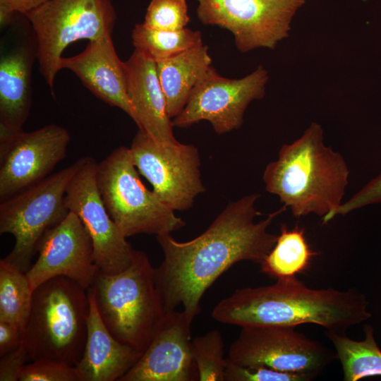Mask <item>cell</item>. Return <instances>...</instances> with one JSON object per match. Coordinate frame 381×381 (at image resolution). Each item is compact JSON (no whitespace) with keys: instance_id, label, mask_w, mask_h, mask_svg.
Returning <instances> with one entry per match:
<instances>
[{"instance_id":"obj_22","label":"cell","mask_w":381,"mask_h":381,"mask_svg":"<svg viewBox=\"0 0 381 381\" xmlns=\"http://www.w3.org/2000/svg\"><path fill=\"white\" fill-rule=\"evenodd\" d=\"M318 253L308 243L305 229L282 224L274 246L261 262L260 271L275 279L296 277L304 272Z\"/></svg>"},{"instance_id":"obj_16","label":"cell","mask_w":381,"mask_h":381,"mask_svg":"<svg viewBox=\"0 0 381 381\" xmlns=\"http://www.w3.org/2000/svg\"><path fill=\"white\" fill-rule=\"evenodd\" d=\"M191 324L183 310L166 312L146 349L119 381L195 380Z\"/></svg>"},{"instance_id":"obj_11","label":"cell","mask_w":381,"mask_h":381,"mask_svg":"<svg viewBox=\"0 0 381 381\" xmlns=\"http://www.w3.org/2000/svg\"><path fill=\"white\" fill-rule=\"evenodd\" d=\"M129 148L140 174L174 211L191 208L195 198L205 191L194 145L179 141L159 143L138 129Z\"/></svg>"},{"instance_id":"obj_12","label":"cell","mask_w":381,"mask_h":381,"mask_svg":"<svg viewBox=\"0 0 381 381\" xmlns=\"http://www.w3.org/2000/svg\"><path fill=\"white\" fill-rule=\"evenodd\" d=\"M268 79V72L262 65L240 79L223 77L211 66L182 111L172 120L173 126L188 128L205 120L217 134L238 129L249 104L265 96Z\"/></svg>"},{"instance_id":"obj_27","label":"cell","mask_w":381,"mask_h":381,"mask_svg":"<svg viewBox=\"0 0 381 381\" xmlns=\"http://www.w3.org/2000/svg\"><path fill=\"white\" fill-rule=\"evenodd\" d=\"M189 21L186 0H151L143 23L158 30L178 31Z\"/></svg>"},{"instance_id":"obj_23","label":"cell","mask_w":381,"mask_h":381,"mask_svg":"<svg viewBox=\"0 0 381 381\" xmlns=\"http://www.w3.org/2000/svg\"><path fill=\"white\" fill-rule=\"evenodd\" d=\"M363 330L365 338L361 341L353 340L344 333L325 332L341 365L344 381L381 375V350L375 340L373 327L365 325Z\"/></svg>"},{"instance_id":"obj_30","label":"cell","mask_w":381,"mask_h":381,"mask_svg":"<svg viewBox=\"0 0 381 381\" xmlns=\"http://www.w3.org/2000/svg\"><path fill=\"white\" fill-rule=\"evenodd\" d=\"M381 203V173L370 181L350 199L342 202L322 219L327 224L338 215H345L367 205Z\"/></svg>"},{"instance_id":"obj_18","label":"cell","mask_w":381,"mask_h":381,"mask_svg":"<svg viewBox=\"0 0 381 381\" xmlns=\"http://www.w3.org/2000/svg\"><path fill=\"white\" fill-rule=\"evenodd\" d=\"M60 66L74 73L97 97L132 118L126 93L125 64L117 55L111 35L89 41L85 49L77 55L62 57Z\"/></svg>"},{"instance_id":"obj_17","label":"cell","mask_w":381,"mask_h":381,"mask_svg":"<svg viewBox=\"0 0 381 381\" xmlns=\"http://www.w3.org/2000/svg\"><path fill=\"white\" fill-rule=\"evenodd\" d=\"M124 64L131 119L139 130L154 141L159 143H177L155 62L135 50Z\"/></svg>"},{"instance_id":"obj_6","label":"cell","mask_w":381,"mask_h":381,"mask_svg":"<svg viewBox=\"0 0 381 381\" xmlns=\"http://www.w3.org/2000/svg\"><path fill=\"white\" fill-rule=\"evenodd\" d=\"M131 150L120 146L97 163L96 179L110 217L123 234H171L186 224L143 183Z\"/></svg>"},{"instance_id":"obj_26","label":"cell","mask_w":381,"mask_h":381,"mask_svg":"<svg viewBox=\"0 0 381 381\" xmlns=\"http://www.w3.org/2000/svg\"><path fill=\"white\" fill-rule=\"evenodd\" d=\"M192 352L200 381H224L226 358L219 331L213 329L192 339Z\"/></svg>"},{"instance_id":"obj_2","label":"cell","mask_w":381,"mask_h":381,"mask_svg":"<svg viewBox=\"0 0 381 381\" xmlns=\"http://www.w3.org/2000/svg\"><path fill=\"white\" fill-rule=\"evenodd\" d=\"M365 295L355 289L308 287L296 277L268 286L238 289L213 308L217 321L241 327L315 324L344 333L371 317Z\"/></svg>"},{"instance_id":"obj_7","label":"cell","mask_w":381,"mask_h":381,"mask_svg":"<svg viewBox=\"0 0 381 381\" xmlns=\"http://www.w3.org/2000/svg\"><path fill=\"white\" fill-rule=\"evenodd\" d=\"M24 16L34 32L40 72L52 92L64 49L80 40L111 35L116 19L111 0H49Z\"/></svg>"},{"instance_id":"obj_1","label":"cell","mask_w":381,"mask_h":381,"mask_svg":"<svg viewBox=\"0 0 381 381\" xmlns=\"http://www.w3.org/2000/svg\"><path fill=\"white\" fill-rule=\"evenodd\" d=\"M259 197L253 193L229 202L202 234L188 241H177L171 234L156 236L164 259L155 268V281L166 312L181 307L193 322L203 295L222 273L240 261L261 263L277 238L268 229L286 207L255 222Z\"/></svg>"},{"instance_id":"obj_5","label":"cell","mask_w":381,"mask_h":381,"mask_svg":"<svg viewBox=\"0 0 381 381\" xmlns=\"http://www.w3.org/2000/svg\"><path fill=\"white\" fill-rule=\"evenodd\" d=\"M87 289L66 277L46 281L34 291L22 344L30 361L50 358L75 365L86 341Z\"/></svg>"},{"instance_id":"obj_15","label":"cell","mask_w":381,"mask_h":381,"mask_svg":"<svg viewBox=\"0 0 381 381\" xmlns=\"http://www.w3.org/2000/svg\"><path fill=\"white\" fill-rule=\"evenodd\" d=\"M37 252V260L25 272L33 291L56 277H68L88 289L99 271L91 238L80 218L71 211L44 233Z\"/></svg>"},{"instance_id":"obj_14","label":"cell","mask_w":381,"mask_h":381,"mask_svg":"<svg viewBox=\"0 0 381 381\" xmlns=\"http://www.w3.org/2000/svg\"><path fill=\"white\" fill-rule=\"evenodd\" d=\"M97 165L92 157L81 158V164L67 188L65 203L87 231L99 272L115 274L131 265L135 249L105 207L97 184Z\"/></svg>"},{"instance_id":"obj_4","label":"cell","mask_w":381,"mask_h":381,"mask_svg":"<svg viewBox=\"0 0 381 381\" xmlns=\"http://www.w3.org/2000/svg\"><path fill=\"white\" fill-rule=\"evenodd\" d=\"M91 287L101 318L110 332L143 353L166 314L156 285L155 268L147 255L135 250L126 269L115 274L99 271Z\"/></svg>"},{"instance_id":"obj_33","label":"cell","mask_w":381,"mask_h":381,"mask_svg":"<svg viewBox=\"0 0 381 381\" xmlns=\"http://www.w3.org/2000/svg\"><path fill=\"white\" fill-rule=\"evenodd\" d=\"M23 330L11 322L0 320V356L18 347L22 343Z\"/></svg>"},{"instance_id":"obj_20","label":"cell","mask_w":381,"mask_h":381,"mask_svg":"<svg viewBox=\"0 0 381 381\" xmlns=\"http://www.w3.org/2000/svg\"><path fill=\"white\" fill-rule=\"evenodd\" d=\"M36 44H18L0 58V129L18 131L32 104L31 74Z\"/></svg>"},{"instance_id":"obj_19","label":"cell","mask_w":381,"mask_h":381,"mask_svg":"<svg viewBox=\"0 0 381 381\" xmlns=\"http://www.w3.org/2000/svg\"><path fill=\"white\" fill-rule=\"evenodd\" d=\"M87 293L86 341L82 357L75 365L80 381H119L142 353L116 339L101 318L92 287Z\"/></svg>"},{"instance_id":"obj_28","label":"cell","mask_w":381,"mask_h":381,"mask_svg":"<svg viewBox=\"0 0 381 381\" xmlns=\"http://www.w3.org/2000/svg\"><path fill=\"white\" fill-rule=\"evenodd\" d=\"M19 381H80V377L75 365L58 360L40 358L24 366Z\"/></svg>"},{"instance_id":"obj_31","label":"cell","mask_w":381,"mask_h":381,"mask_svg":"<svg viewBox=\"0 0 381 381\" xmlns=\"http://www.w3.org/2000/svg\"><path fill=\"white\" fill-rule=\"evenodd\" d=\"M0 357V381L19 380L24 366L31 361L22 343L14 350Z\"/></svg>"},{"instance_id":"obj_10","label":"cell","mask_w":381,"mask_h":381,"mask_svg":"<svg viewBox=\"0 0 381 381\" xmlns=\"http://www.w3.org/2000/svg\"><path fill=\"white\" fill-rule=\"evenodd\" d=\"M200 21L230 31L242 53L274 49L289 36L291 23L306 0H196Z\"/></svg>"},{"instance_id":"obj_8","label":"cell","mask_w":381,"mask_h":381,"mask_svg":"<svg viewBox=\"0 0 381 381\" xmlns=\"http://www.w3.org/2000/svg\"><path fill=\"white\" fill-rule=\"evenodd\" d=\"M80 164L81 158L1 201L0 234H10L15 238L13 248L4 259L21 271L26 272L30 267L44 233L68 214L66 192Z\"/></svg>"},{"instance_id":"obj_32","label":"cell","mask_w":381,"mask_h":381,"mask_svg":"<svg viewBox=\"0 0 381 381\" xmlns=\"http://www.w3.org/2000/svg\"><path fill=\"white\" fill-rule=\"evenodd\" d=\"M49 0H0V23L4 26L16 13L26 14Z\"/></svg>"},{"instance_id":"obj_25","label":"cell","mask_w":381,"mask_h":381,"mask_svg":"<svg viewBox=\"0 0 381 381\" xmlns=\"http://www.w3.org/2000/svg\"><path fill=\"white\" fill-rule=\"evenodd\" d=\"M33 290L25 272L0 260V320L15 324L23 330L31 308Z\"/></svg>"},{"instance_id":"obj_13","label":"cell","mask_w":381,"mask_h":381,"mask_svg":"<svg viewBox=\"0 0 381 381\" xmlns=\"http://www.w3.org/2000/svg\"><path fill=\"white\" fill-rule=\"evenodd\" d=\"M70 141L68 131L55 123L30 132L0 129V201L48 177Z\"/></svg>"},{"instance_id":"obj_3","label":"cell","mask_w":381,"mask_h":381,"mask_svg":"<svg viewBox=\"0 0 381 381\" xmlns=\"http://www.w3.org/2000/svg\"><path fill=\"white\" fill-rule=\"evenodd\" d=\"M323 129L313 122L303 135L279 151L263 172L265 189L279 197L294 217H324L343 202L349 170L343 156L324 143Z\"/></svg>"},{"instance_id":"obj_9","label":"cell","mask_w":381,"mask_h":381,"mask_svg":"<svg viewBox=\"0 0 381 381\" xmlns=\"http://www.w3.org/2000/svg\"><path fill=\"white\" fill-rule=\"evenodd\" d=\"M227 361L245 367H263L315 379L336 358L321 343L284 325L241 327Z\"/></svg>"},{"instance_id":"obj_24","label":"cell","mask_w":381,"mask_h":381,"mask_svg":"<svg viewBox=\"0 0 381 381\" xmlns=\"http://www.w3.org/2000/svg\"><path fill=\"white\" fill-rule=\"evenodd\" d=\"M131 37L135 50L155 62L202 44L199 30L186 28L178 31H163L150 28L144 23L135 25Z\"/></svg>"},{"instance_id":"obj_29","label":"cell","mask_w":381,"mask_h":381,"mask_svg":"<svg viewBox=\"0 0 381 381\" xmlns=\"http://www.w3.org/2000/svg\"><path fill=\"white\" fill-rule=\"evenodd\" d=\"M301 374L279 371L263 367H245L227 361L224 381H310Z\"/></svg>"},{"instance_id":"obj_21","label":"cell","mask_w":381,"mask_h":381,"mask_svg":"<svg viewBox=\"0 0 381 381\" xmlns=\"http://www.w3.org/2000/svg\"><path fill=\"white\" fill-rule=\"evenodd\" d=\"M211 64L208 47L203 44L155 62L171 119L182 111L195 86Z\"/></svg>"}]
</instances>
